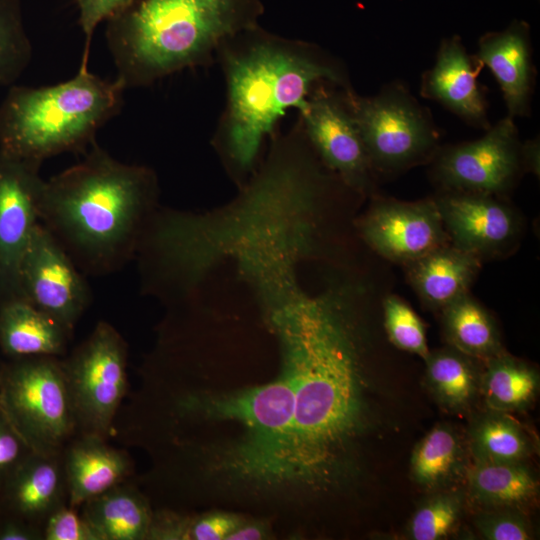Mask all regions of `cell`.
<instances>
[{
    "label": "cell",
    "instance_id": "6da1fadb",
    "mask_svg": "<svg viewBox=\"0 0 540 540\" xmlns=\"http://www.w3.org/2000/svg\"><path fill=\"white\" fill-rule=\"evenodd\" d=\"M346 310L330 296L300 297L273 316L293 408L272 486L293 484L312 496L345 488L367 471L372 445L399 427L392 382Z\"/></svg>",
    "mask_w": 540,
    "mask_h": 540
},
{
    "label": "cell",
    "instance_id": "7a4b0ae2",
    "mask_svg": "<svg viewBox=\"0 0 540 540\" xmlns=\"http://www.w3.org/2000/svg\"><path fill=\"white\" fill-rule=\"evenodd\" d=\"M216 63L224 76L226 101L214 143L241 173L254 168L280 120L290 109L301 110L317 83L352 88L345 65L331 53L260 24L229 38Z\"/></svg>",
    "mask_w": 540,
    "mask_h": 540
},
{
    "label": "cell",
    "instance_id": "3957f363",
    "mask_svg": "<svg viewBox=\"0 0 540 540\" xmlns=\"http://www.w3.org/2000/svg\"><path fill=\"white\" fill-rule=\"evenodd\" d=\"M156 190L152 170L95 141L82 161L45 180L40 223L85 275H108L136 255Z\"/></svg>",
    "mask_w": 540,
    "mask_h": 540
},
{
    "label": "cell",
    "instance_id": "277c9868",
    "mask_svg": "<svg viewBox=\"0 0 540 540\" xmlns=\"http://www.w3.org/2000/svg\"><path fill=\"white\" fill-rule=\"evenodd\" d=\"M263 14V0H129L105 21L116 79L125 89L141 88L207 67Z\"/></svg>",
    "mask_w": 540,
    "mask_h": 540
},
{
    "label": "cell",
    "instance_id": "5b68a950",
    "mask_svg": "<svg viewBox=\"0 0 540 540\" xmlns=\"http://www.w3.org/2000/svg\"><path fill=\"white\" fill-rule=\"evenodd\" d=\"M126 89L80 68L69 80L41 87L12 86L0 105V150L42 164L67 152H86L115 117Z\"/></svg>",
    "mask_w": 540,
    "mask_h": 540
},
{
    "label": "cell",
    "instance_id": "8992f818",
    "mask_svg": "<svg viewBox=\"0 0 540 540\" xmlns=\"http://www.w3.org/2000/svg\"><path fill=\"white\" fill-rule=\"evenodd\" d=\"M186 408L203 416L238 424V444L222 463L237 479L272 487L275 460L287 431L293 408V382L282 367L268 384L219 396L188 399Z\"/></svg>",
    "mask_w": 540,
    "mask_h": 540
},
{
    "label": "cell",
    "instance_id": "52a82bcc",
    "mask_svg": "<svg viewBox=\"0 0 540 540\" xmlns=\"http://www.w3.org/2000/svg\"><path fill=\"white\" fill-rule=\"evenodd\" d=\"M0 411L31 451L62 453L77 427L61 357H20L4 363Z\"/></svg>",
    "mask_w": 540,
    "mask_h": 540
},
{
    "label": "cell",
    "instance_id": "ba28073f",
    "mask_svg": "<svg viewBox=\"0 0 540 540\" xmlns=\"http://www.w3.org/2000/svg\"><path fill=\"white\" fill-rule=\"evenodd\" d=\"M343 98L374 171L395 173L431 161L440 147L431 113L404 84H387L373 96L343 89Z\"/></svg>",
    "mask_w": 540,
    "mask_h": 540
},
{
    "label": "cell",
    "instance_id": "9c48e42d",
    "mask_svg": "<svg viewBox=\"0 0 540 540\" xmlns=\"http://www.w3.org/2000/svg\"><path fill=\"white\" fill-rule=\"evenodd\" d=\"M62 362L77 434L107 439L128 386L126 341L99 321Z\"/></svg>",
    "mask_w": 540,
    "mask_h": 540
},
{
    "label": "cell",
    "instance_id": "30bf717a",
    "mask_svg": "<svg viewBox=\"0 0 540 540\" xmlns=\"http://www.w3.org/2000/svg\"><path fill=\"white\" fill-rule=\"evenodd\" d=\"M432 176L442 191L504 197L527 172L514 118L506 116L472 141L439 147Z\"/></svg>",
    "mask_w": 540,
    "mask_h": 540
},
{
    "label": "cell",
    "instance_id": "8fae6325",
    "mask_svg": "<svg viewBox=\"0 0 540 540\" xmlns=\"http://www.w3.org/2000/svg\"><path fill=\"white\" fill-rule=\"evenodd\" d=\"M21 299L73 330L91 302L85 274L39 223L20 261Z\"/></svg>",
    "mask_w": 540,
    "mask_h": 540
},
{
    "label": "cell",
    "instance_id": "7c38bea8",
    "mask_svg": "<svg viewBox=\"0 0 540 540\" xmlns=\"http://www.w3.org/2000/svg\"><path fill=\"white\" fill-rule=\"evenodd\" d=\"M298 118L316 155L347 185L369 190L374 170L343 98V88L319 82Z\"/></svg>",
    "mask_w": 540,
    "mask_h": 540
},
{
    "label": "cell",
    "instance_id": "4fadbf2b",
    "mask_svg": "<svg viewBox=\"0 0 540 540\" xmlns=\"http://www.w3.org/2000/svg\"><path fill=\"white\" fill-rule=\"evenodd\" d=\"M40 165L0 150V303L21 299L20 261L40 223L45 185Z\"/></svg>",
    "mask_w": 540,
    "mask_h": 540
},
{
    "label": "cell",
    "instance_id": "5bb4252c",
    "mask_svg": "<svg viewBox=\"0 0 540 540\" xmlns=\"http://www.w3.org/2000/svg\"><path fill=\"white\" fill-rule=\"evenodd\" d=\"M361 233L376 253L403 265L450 242L434 198L379 199L363 218Z\"/></svg>",
    "mask_w": 540,
    "mask_h": 540
},
{
    "label": "cell",
    "instance_id": "9a60e30c",
    "mask_svg": "<svg viewBox=\"0 0 540 540\" xmlns=\"http://www.w3.org/2000/svg\"><path fill=\"white\" fill-rule=\"evenodd\" d=\"M434 200L450 243L482 261L504 254L519 238V215L503 197L442 191Z\"/></svg>",
    "mask_w": 540,
    "mask_h": 540
},
{
    "label": "cell",
    "instance_id": "2e32d148",
    "mask_svg": "<svg viewBox=\"0 0 540 540\" xmlns=\"http://www.w3.org/2000/svg\"><path fill=\"white\" fill-rule=\"evenodd\" d=\"M483 67L459 36L445 38L433 66L422 75L420 95L438 102L466 123L487 130L491 126L487 103L477 82Z\"/></svg>",
    "mask_w": 540,
    "mask_h": 540
},
{
    "label": "cell",
    "instance_id": "e0dca14e",
    "mask_svg": "<svg viewBox=\"0 0 540 540\" xmlns=\"http://www.w3.org/2000/svg\"><path fill=\"white\" fill-rule=\"evenodd\" d=\"M68 504L62 453L30 451L0 486V513L43 524L59 507Z\"/></svg>",
    "mask_w": 540,
    "mask_h": 540
},
{
    "label": "cell",
    "instance_id": "ac0fdd59",
    "mask_svg": "<svg viewBox=\"0 0 540 540\" xmlns=\"http://www.w3.org/2000/svg\"><path fill=\"white\" fill-rule=\"evenodd\" d=\"M475 55L498 82L507 116H528L535 85L529 25L515 20L502 31L482 35Z\"/></svg>",
    "mask_w": 540,
    "mask_h": 540
},
{
    "label": "cell",
    "instance_id": "d6986e66",
    "mask_svg": "<svg viewBox=\"0 0 540 540\" xmlns=\"http://www.w3.org/2000/svg\"><path fill=\"white\" fill-rule=\"evenodd\" d=\"M94 435L77 434L62 451L68 504L82 506L88 500L126 481L132 462L125 450L117 449Z\"/></svg>",
    "mask_w": 540,
    "mask_h": 540
},
{
    "label": "cell",
    "instance_id": "ffe728a7",
    "mask_svg": "<svg viewBox=\"0 0 540 540\" xmlns=\"http://www.w3.org/2000/svg\"><path fill=\"white\" fill-rule=\"evenodd\" d=\"M482 260L450 242L405 265L407 280L423 306L439 312L470 292Z\"/></svg>",
    "mask_w": 540,
    "mask_h": 540
},
{
    "label": "cell",
    "instance_id": "44dd1931",
    "mask_svg": "<svg viewBox=\"0 0 540 540\" xmlns=\"http://www.w3.org/2000/svg\"><path fill=\"white\" fill-rule=\"evenodd\" d=\"M471 463L465 429L440 422L414 446L410 478L425 493L462 486Z\"/></svg>",
    "mask_w": 540,
    "mask_h": 540
},
{
    "label": "cell",
    "instance_id": "7402d4cb",
    "mask_svg": "<svg viewBox=\"0 0 540 540\" xmlns=\"http://www.w3.org/2000/svg\"><path fill=\"white\" fill-rule=\"evenodd\" d=\"M423 386L444 412L469 416L480 405L482 361L445 345L424 359Z\"/></svg>",
    "mask_w": 540,
    "mask_h": 540
},
{
    "label": "cell",
    "instance_id": "603a6c76",
    "mask_svg": "<svg viewBox=\"0 0 540 540\" xmlns=\"http://www.w3.org/2000/svg\"><path fill=\"white\" fill-rule=\"evenodd\" d=\"M72 332L23 299L0 303V348L10 358L62 357Z\"/></svg>",
    "mask_w": 540,
    "mask_h": 540
},
{
    "label": "cell",
    "instance_id": "cb8c5ba5",
    "mask_svg": "<svg viewBox=\"0 0 540 540\" xmlns=\"http://www.w3.org/2000/svg\"><path fill=\"white\" fill-rule=\"evenodd\" d=\"M467 506L475 510H525L539 495V482L528 463L472 461L463 483Z\"/></svg>",
    "mask_w": 540,
    "mask_h": 540
},
{
    "label": "cell",
    "instance_id": "d4e9b609",
    "mask_svg": "<svg viewBox=\"0 0 540 540\" xmlns=\"http://www.w3.org/2000/svg\"><path fill=\"white\" fill-rule=\"evenodd\" d=\"M465 435L472 461L528 463L538 452L536 434L512 414L478 408Z\"/></svg>",
    "mask_w": 540,
    "mask_h": 540
},
{
    "label": "cell",
    "instance_id": "484cf974",
    "mask_svg": "<svg viewBox=\"0 0 540 540\" xmlns=\"http://www.w3.org/2000/svg\"><path fill=\"white\" fill-rule=\"evenodd\" d=\"M539 389L537 368L506 350L482 362L483 408L510 414L526 411L535 402Z\"/></svg>",
    "mask_w": 540,
    "mask_h": 540
},
{
    "label": "cell",
    "instance_id": "4316f807",
    "mask_svg": "<svg viewBox=\"0 0 540 540\" xmlns=\"http://www.w3.org/2000/svg\"><path fill=\"white\" fill-rule=\"evenodd\" d=\"M82 515L100 540L147 538L152 514L140 493L125 482L88 500Z\"/></svg>",
    "mask_w": 540,
    "mask_h": 540
},
{
    "label": "cell",
    "instance_id": "83f0119b",
    "mask_svg": "<svg viewBox=\"0 0 540 540\" xmlns=\"http://www.w3.org/2000/svg\"><path fill=\"white\" fill-rule=\"evenodd\" d=\"M440 317L446 345L482 362L505 350L494 317L470 292L443 308Z\"/></svg>",
    "mask_w": 540,
    "mask_h": 540
},
{
    "label": "cell",
    "instance_id": "f1b7e54d",
    "mask_svg": "<svg viewBox=\"0 0 540 540\" xmlns=\"http://www.w3.org/2000/svg\"><path fill=\"white\" fill-rule=\"evenodd\" d=\"M466 507L463 485L426 493L411 515L404 536L409 540L448 539L459 527Z\"/></svg>",
    "mask_w": 540,
    "mask_h": 540
},
{
    "label": "cell",
    "instance_id": "f546056e",
    "mask_svg": "<svg viewBox=\"0 0 540 540\" xmlns=\"http://www.w3.org/2000/svg\"><path fill=\"white\" fill-rule=\"evenodd\" d=\"M31 58L32 45L17 0H0V87L14 84Z\"/></svg>",
    "mask_w": 540,
    "mask_h": 540
},
{
    "label": "cell",
    "instance_id": "4dcf8cb0",
    "mask_svg": "<svg viewBox=\"0 0 540 540\" xmlns=\"http://www.w3.org/2000/svg\"><path fill=\"white\" fill-rule=\"evenodd\" d=\"M383 326L389 342L397 349L419 356H428L426 326L419 315L403 299L388 295L382 302Z\"/></svg>",
    "mask_w": 540,
    "mask_h": 540
},
{
    "label": "cell",
    "instance_id": "1f68e13d",
    "mask_svg": "<svg viewBox=\"0 0 540 540\" xmlns=\"http://www.w3.org/2000/svg\"><path fill=\"white\" fill-rule=\"evenodd\" d=\"M473 526L486 540H531L535 533L525 510L497 508L475 510Z\"/></svg>",
    "mask_w": 540,
    "mask_h": 540
},
{
    "label": "cell",
    "instance_id": "d6a6232c",
    "mask_svg": "<svg viewBox=\"0 0 540 540\" xmlns=\"http://www.w3.org/2000/svg\"><path fill=\"white\" fill-rule=\"evenodd\" d=\"M45 540H100L99 535L79 514L76 507L65 504L52 512L43 524Z\"/></svg>",
    "mask_w": 540,
    "mask_h": 540
},
{
    "label": "cell",
    "instance_id": "836d02e7",
    "mask_svg": "<svg viewBox=\"0 0 540 540\" xmlns=\"http://www.w3.org/2000/svg\"><path fill=\"white\" fill-rule=\"evenodd\" d=\"M129 0H75L79 12V25L85 37L81 68H87L90 43L97 26L106 21Z\"/></svg>",
    "mask_w": 540,
    "mask_h": 540
},
{
    "label": "cell",
    "instance_id": "e575fe53",
    "mask_svg": "<svg viewBox=\"0 0 540 540\" xmlns=\"http://www.w3.org/2000/svg\"><path fill=\"white\" fill-rule=\"evenodd\" d=\"M30 451L26 443L0 411V486Z\"/></svg>",
    "mask_w": 540,
    "mask_h": 540
},
{
    "label": "cell",
    "instance_id": "d590c367",
    "mask_svg": "<svg viewBox=\"0 0 540 540\" xmlns=\"http://www.w3.org/2000/svg\"><path fill=\"white\" fill-rule=\"evenodd\" d=\"M239 526V521L226 514H211L194 520L186 521L185 538L196 540H220Z\"/></svg>",
    "mask_w": 540,
    "mask_h": 540
},
{
    "label": "cell",
    "instance_id": "8d00e7d4",
    "mask_svg": "<svg viewBox=\"0 0 540 540\" xmlns=\"http://www.w3.org/2000/svg\"><path fill=\"white\" fill-rule=\"evenodd\" d=\"M41 539H44L41 526L7 514L0 517V540Z\"/></svg>",
    "mask_w": 540,
    "mask_h": 540
},
{
    "label": "cell",
    "instance_id": "74e56055",
    "mask_svg": "<svg viewBox=\"0 0 540 540\" xmlns=\"http://www.w3.org/2000/svg\"><path fill=\"white\" fill-rule=\"evenodd\" d=\"M523 154L527 172L539 175V141L536 139L525 141Z\"/></svg>",
    "mask_w": 540,
    "mask_h": 540
},
{
    "label": "cell",
    "instance_id": "f35d334b",
    "mask_svg": "<svg viewBox=\"0 0 540 540\" xmlns=\"http://www.w3.org/2000/svg\"><path fill=\"white\" fill-rule=\"evenodd\" d=\"M264 536L263 529L256 525L238 526L233 530L226 539L229 540H252L261 539Z\"/></svg>",
    "mask_w": 540,
    "mask_h": 540
},
{
    "label": "cell",
    "instance_id": "ab89813d",
    "mask_svg": "<svg viewBox=\"0 0 540 540\" xmlns=\"http://www.w3.org/2000/svg\"><path fill=\"white\" fill-rule=\"evenodd\" d=\"M0 278H1V261H0Z\"/></svg>",
    "mask_w": 540,
    "mask_h": 540
}]
</instances>
